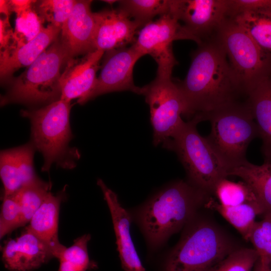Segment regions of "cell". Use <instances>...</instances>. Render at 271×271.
<instances>
[{
    "label": "cell",
    "mask_w": 271,
    "mask_h": 271,
    "mask_svg": "<svg viewBox=\"0 0 271 271\" xmlns=\"http://www.w3.org/2000/svg\"><path fill=\"white\" fill-rule=\"evenodd\" d=\"M54 257L47 245L27 228L18 237L8 240L2 248L3 261L11 271H31Z\"/></svg>",
    "instance_id": "obj_16"
},
{
    "label": "cell",
    "mask_w": 271,
    "mask_h": 271,
    "mask_svg": "<svg viewBox=\"0 0 271 271\" xmlns=\"http://www.w3.org/2000/svg\"><path fill=\"white\" fill-rule=\"evenodd\" d=\"M143 56L133 44L105 52L100 75L89 100L116 91H130L141 94V87L134 85L132 72L136 63Z\"/></svg>",
    "instance_id": "obj_12"
},
{
    "label": "cell",
    "mask_w": 271,
    "mask_h": 271,
    "mask_svg": "<svg viewBox=\"0 0 271 271\" xmlns=\"http://www.w3.org/2000/svg\"><path fill=\"white\" fill-rule=\"evenodd\" d=\"M206 120H209L211 125L210 133L206 138L228 171L247 160V149L258 132L246 100L210 112L202 117V121Z\"/></svg>",
    "instance_id": "obj_6"
},
{
    "label": "cell",
    "mask_w": 271,
    "mask_h": 271,
    "mask_svg": "<svg viewBox=\"0 0 271 271\" xmlns=\"http://www.w3.org/2000/svg\"><path fill=\"white\" fill-rule=\"evenodd\" d=\"M221 45L245 96L271 75V55L262 50L234 20L227 18L215 38Z\"/></svg>",
    "instance_id": "obj_8"
},
{
    "label": "cell",
    "mask_w": 271,
    "mask_h": 271,
    "mask_svg": "<svg viewBox=\"0 0 271 271\" xmlns=\"http://www.w3.org/2000/svg\"><path fill=\"white\" fill-rule=\"evenodd\" d=\"M229 10V0H170L169 14L182 22L187 39L199 45L215 38Z\"/></svg>",
    "instance_id": "obj_10"
},
{
    "label": "cell",
    "mask_w": 271,
    "mask_h": 271,
    "mask_svg": "<svg viewBox=\"0 0 271 271\" xmlns=\"http://www.w3.org/2000/svg\"><path fill=\"white\" fill-rule=\"evenodd\" d=\"M253 271H271V263L258 258L253 268Z\"/></svg>",
    "instance_id": "obj_37"
},
{
    "label": "cell",
    "mask_w": 271,
    "mask_h": 271,
    "mask_svg": "<svg viewBox=\"0 0 271 271\" xmlns=\"http://www.w3.org/2000/svg\"><path fill=\"white\" fill-rule=\"evenodd\" d=\"M229 16L244 12L271 11V0H229Z\"/></svg>",
    "instance_id": "obj_34"
},
{
    "label": "cell",
    "mask_w": 271,
    "mask_h": 271,
    "mask_svg": "<svg viewBox=\"0 0 271 271\" xmlns=\"http://www.w3.org/2000/svg\"><path fill=\"white\" fill-rule=\"evenodd\" d=\"M185 39L180 22L166 14L143 26L133 44L144 56L148 54L155 59L158 71L172 72L177 63L173 52V42Z\"/></svg>",
    "instance_id": "obj_11"
},
{
    "label": "cell",
    "mask_w": 271,
    "mask_h": 271,
    "mask_svg": "<svg viewBox=\"0 0 271 271\" xmlns=\"http://www.w3.org/2000/svg\"><path fill=\"white\" fill-rule=\"evenodd\" d=\"M198 46L185 78L177 84L185 104L184 115L199 122L205 114L244 94L220 43L214 38Z\"/></svg>",
    "instance_id": "obj_1"
},
{
    "label": "cell",
    "mask_w": 271,
    "mask_h": 271,
    "mask_svg": "<svg viewBox=\"0 0 271 271\" xmlns=\"http://www.w3.org/2000/svg\"><path fill=\"white\" fill-rule=\"evenodd\" d=\"M258 258L254 248L235 249L208 271H252Z\"/></svg>",
    "instance_id": "obj_31"
},
{
    "label": "cell",
    "mask_w": 271,
    "mask_h": 271,
    "mask_svg": "<svg viewBox=\"0 0 271 271\" xmlns=\"http://www.w3.org/2000/svg\"><path fill=\"white\" fill-rule=\"evenodd\" d=\"M150 110L154 146L171 138L184 120L185 102L177 84L172 81V72L157 71L155 79L141 87Z\"/></svg>",
    "instance_id": "obj_9"
},
{
    "label": "cell",
    "mask_w": 271,
    "mask_h": 271,
    "mask_svg": "<svg viewBox=\"0 0 271 271\" xmlns=\"http://www.w3.org/2000/svg\"><path fill=\"white\" fill-rule=\"evenodd\" d=\"M246 100L262 141L265 162H271V75L256 83L248 93Z\"/></svg>",
    "instance_id": "obj_21"
},
{
    "label": "cell",
    "mask_w": 271,
    "mask_h": 271,
    "mask_svg": "<svg viewBox=\"0 0 271 271\" xmlns=\"http://www.w3.org/2000/svg\"><path fill=\"white\" fill-rule=\"evenodd\" d=\"M76 2L75 0L36 1L33 7L43 22L46 21L61 30Z\"/></svg>",
    "instance_id": "obj_29"
},
{
    "label": "cell",
    "mask_w": 271,
    "mask_h": 271,
    "mask_svg": "<svg viewBox=\"0 0 271 271\" xmlns=\"http://www.w3.org/2000/svg\"><path fill=\"white\" fill-rule=\"evenodd\" d=\"M206 205L213 208L229 222L243 237L248 240L255 217L264 214L265 210L258 202L246 203L235 206H225L210 200Z\"/></svg>",
    "instance_id": "obj_23"
},
{
    "label": "cell",
    "mask_w": 271,
    "mask_h": 271,
    "mask_svg": "<svg viewBox=\"0 0 271 271\" xmlns=\"http://www.w3.org/2000/svg\"><path fill=\"white\" fill-rule=\"evenodd\" d=\"M51 184L39 177L20 189L21 216L19 227L29 223L50 192Z\"/></svg>",
    "instance_id": "obj_27"
},
{
    "label": "cell",
    "mask_w": 271,
    "mask_h": 271,
    "mask_svg": "<svg viewBox=\"0 0 271 271\" xmlns=\"http://www.w3.org/2000/svg\"><path fill=\"white\" fill-rule=\"evenodd\" d=\"M91 238L89 234H85L74 240L73 244L66 247L58 259L59 266L58 271H86L97 268V263L89 258L87 243Z\"/></svg>",
    "instance_id": "obj_25"
},
{
    "label": "cell",
    "mask_w": 271,
    "mask_h": 271,
    "mask_svg": "<svg viewBox=\"0 0 271 271\" xmlns=\"http://www.w3.org/2000/svg\"><path fill=\"white\" fill-rule=\"evenodd\" d=\"M61 31V29L48 24L24 45L1 54V82L9 83L15 72L22 67H29L58 38Z\"/></svg>",
    "instance_id": "obj_19"
},
{
    "label": "cell",
    "mask_w": 271,
    "mask_h": 271,
    "mask_svg": "<svg viewBox=\"0 0 271 271\" xmlns=\"http://www.w3.org/2000/svg\"><path fill=\"white\" fill-rule=\"evenodd\" d=\"M263 219L256 221L248 240L254 246L259 258L271 263V213H266Z\"/></svg>",
    "instance_id": "obj_32"
},
{
    "label": "cell",
    "mask_w": 271,
    "mask_h": 271,
    "mask_svg": "<svg viewBox=\"0 0 271 271\" xmlns=\"http://www.w3.org/2000/svg\"><path fill=\"white\" fill-rule=\"evenodd\" d=\"M92 2L76 1L61 29L60 41L69 59L96 50L94 44L95 20L90 8Z\"/></svg>",
    "instance_id": "obj_14"
},
{
    "label": "cell",
    "mask_w": 271,
    "mask_h": 271,
    "mask_svg": "<svg viewBox=\"0 0 271 271\" xmlns=\"http://www.w3.org/2000/svg\"><path fill=\"white\" fill-rule=\"evenodd\" d=\"M241 178L255 194L263 207L265 213H271V162L261 165L253 164L247 160L230 168L228 176Z\"/></svg>",
    "instance_id": "obj_22"
},
{
    "label": "cell",
    "mask_w": 271,
    "mask_h": 271,
    "mask_svg": "<svg viewBox=\"0 0 271 271\" xmlns=\"http://www.w3.org/2000/svg\"><path fill=\"white\" fill-rule=\"evenodd\" d=\"M208 194L189 182L177 181L152 198L141 209L139 221L154 247L191 222Z\"/></svg>",
    "instance_id": "obj_2"
},
{
    "label": "cell",
    "mask_w": 271,
    "mask_h": 271,
    "mask_svg": "<svg viewBox=\"0 0 271 271\" xmlns=\"http://www.w3.org/2000/svg\"><path fill=\"white\" fill-rule=\"evenodd\" d=\"M71 102L59 99L38 109L21 110L31 122V143L44 159L42 171L48 172L56 164L71 169L80 157L77 149L70 148L73 138L70 123Z\"/></svg>",
    "instance_id": "obj_3"
},
{
    "label": "cell",
    "mask_w": 271,
    "mask_h": 271,
    "mask_svg": "<svg viewBox=\"0 0 271 271\" xmlns=\"http://www.w3.org/2000/svg\"><path fill=\"white\" fill-rule=\"evenodd\" d=\"M0 11L1 14H4L5 17L9 18L12 11L9 1H0Z\"/></svg>",
    "instance_id": "obj_38"
},
{
    "label": "cell",
    "mask_w": 271,
    "mask_h": 271,
    "mask_svg": "<svg viewBox=\"0 0 271 271\" xmlns=\"http://www.w3.org/2000/svg\"><path fill=\"white\" fill-rule=\"evenodd\" d=\"M21 216L20 189L14 193L4 196L0 216V237L19 228Z\"/></svg>",
    "instance_id": "obj_33"
},
{
    "label": "cell",
    "mask_w": 271,
    "mask_h": 271,
    "mask_svg": "<svg viewBox=\"0 0 271 271\" xmlns=\"http://www.w3.org/2000/svg\"><path fill=\"white\" fill-rule=\"evenodd\" d=\"M196 120L184 121L172 137L162 143L174 151L184 167L191 184L206 193L228 176V168L206 138L197 129Z\"/></svg>",
    "instance_id": "obj_4"
},
{
    "label": "cell",
    "mask_w": 271,
    "mask_h": 271,
    "mask_svg": "<svg viewBox=\"0 0 271 271\" xmlns=\"http://www.w3.org/2000/svg\"><path fill=\"white\" fill-rule=\"evenodd\" d=\"M189 224L167 257L165 271H208L235 249L211 222L198 220Z\"/></svg>",
    "instance_id": "obj_7"
},
{
    "label": "cell",
    "mask_w": 271,
    "mask_h": 271,
    "mask_svg": "<svg viewBox=\"0 0 271 271\" xmlns=\"http://www.w3.org/2000/svg\"><path fill=\"white\" fill-rule=\"evenodd\" d=\"M103 2H105L110 5H112V4L114 3L115 2H117L116 1L114 0H106V1H103Z\"/></svg>",
    "instance_id": "obj_39"
},
{
    "label": "cell",
    "mask_w": 271,
    "mask_h": 271,
    "mask_svg": "<svg viewBox=\"0 0 271 271\" xmlns=\"http://www.w3.org/2000/svg\"><path fill=\"white\" fill-rule=\"evenodd\" d=\"M69 60L58 38L20 76L11 80L2 105L49 104L60 99L61 68Z\"/></svg>",
    "instance_id": "obj_5"
},
{
    "label": "cell",
    "mask_w": 271,
    "mask_h": 271,
    "mask_svg": "<svg viewBox=\"0 0 271 271\" xmlns=\"http://www.w3.org/2000/svg\"><path fill=\"white\" fill-rule=\"evenodd\" d=\"M64 195L63 191L56 195L50 192L26 227L47 245L57 258L66 248L58 238L59 209Z\"/></svg>",
    "instance_id": "obj_20"
},
{
    "label": "cell",
    "mask_w": 271,
    "mask_h": 271,
    "mask_svg": "<svg viewBox=\"0 0 271 271\" xmlns=\"http://www.w3.org/2000/svg\"><path fill=\"white\" fill-rule=\"evenodd\" d=\"M214 193L218 199L219 203L225 206L259 202L251 189L244 182L236 183L229 181L226 178L224 179L217 184Z\"/></svg>",
    "instance_id": "obj_28"
},
{
    "label": "cell",
    "mask_w": 271,
    "mask_h": 271,
    "mask_svg": "<svg viewBox=\"0 0 271 271\" xmlns=\"http://www.w3.org/2000/svg\"><path fill=\"white\" fill-rule=\"evenodd\" d=\"M94 48L104 52L133 44L141 26L118 9L94 13Z\"/></svg>",
    "instance_id": "obj_15"
},
{
    "label": "cell",
    "mask_w": 271,
    "mask_h": 271,
    "mask_svg": "<svg viewBox=\"0 0 271 271\" xmlns=\"http://www.w3.org/2000/svg\"><path fill=\"white\" fill-rule=\"evenodd\" d=\"M36 151L30 142L1 151L0 176L4 188V196L14 193L38 177L33 164Z\"/></svg>",
    "instance_id": "obj_18"
},
{
    "label": "cell",
    "mask_w": 271,
    "mask_h": 271,
    "mask_svg": "<svg viewBox=\"0 0 271 271\" xmlns=\"http://www.w3.org/2000/svg\"><path fill=\"white\" fill-rule=\"evenodd\" d=\"M36 1L31 0H11L9 1L12 12L16 15L31 8Z\"/></svg>",
    "instance_id": "obj_36"
},
{
    "label": "cell",
    "mask_w": 271,
    "mask_h": 271,
    "mask_svg": "<svg viewBox=\"0 0 271 271\" xmlns=\"http://www.w3.org/2000/svg\"><path fill=\"white\" fill-rule=\"evenodd\" d=\"M14 32L11 29L9 18L5 16L0 19L1 53L11 51L15 46Z\"/></svg>",
    "instance_id": "obj_35"
},
{
    "label": "cell",
    "mask_w": 271,
    "mask_h": 271,
    "mask_svg": "<svg viewBox=\"0 0 271 271\" xmlns=\"http://www.w3.org/2000/svg\"><path fill=\"white\" fill-rule=\"evenodd\" d=\"M16 15L14 31L15 46L14 49L24 45L34 39L44 28L42 25L43 22L34 10L33 6Z\"/></svg>",
    "instance_id": "obj_30"
},
{
    "label": "cell",
    "mask_w": 271,
    "mask_h": 271,
    "mask_svg": "<svg viewBox=\"0 0 271 271\" xmlns=\"http://www.w3.org/2000/svg\"><path fill=\"white\" fill-rule=\"evenodd\" d=\"M97 184L110 210L122 268L125 271H145L131 239L129 214L121 206L116 193L101 179H98Z\"/></svg>",
    "instance_id": "obj_17"
},
{
    "label": "cell",
    "mask_w": 271,
    "mask_h": 271,
    "mask_svg": "<svg viewBox=\"0 0 271 271\" xmlns=\"http://www.w3.org/2000/svg\"><path fill=\"white\" fill-rule=\"evenodd\" d=\"M264 52L271 55V11L244 12L229 17Z\"/></svg>",
    "instance_id": "obj_24"
},
{
    "label": "cell",
    "mask_w": 271,
    "mask_h": 271,
    "mask_svg": "<svg viewBox=\"0 0 271 271\" xmlns=\"http://www.w3.org/2000/svg\"><path fill=\"white\" fill-rule=\"evenodd\" d=\"M104 52L96 50L81 58H71L65 65L60 79L61 99L71 102L78 98L84 104L89 100L96 81V73Z\"/></svg>",
    "instance_id": "obj_13"
},
{
    "label": "cell",
    "mask_w": 271,
    "mask_h": 271,
    "mask_svg": "<svg viewBox=\"0 0 271 271\" xmlns=\"http://www.w3.org/2000/svg\"><path fill=\"white\" fill-rule=\"evenodd\" d=\"M118 3L117 8L142 28L155 16L169 13L170 0H122Z\"/></svg>",
    "instance_id": "obj_26"
}]
</instances>
